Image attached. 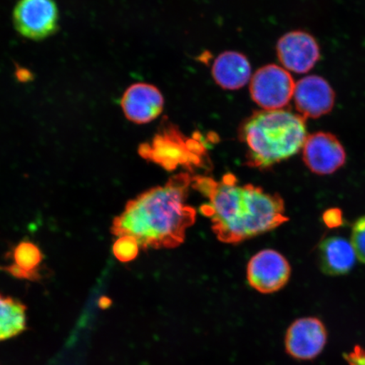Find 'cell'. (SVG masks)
Wrapping results in <instances>:
<instances>
[{"mask_svg":"<svg viewBox=\"0 0 365 365\" xmlns=\"http://www.w3.org/2000/svg\"><path fill=\"white\" fill-rule=\"evenodd\" d=\"M191 187L207 198L200 212L210 218L214 234L222 243L239 244L289 220L279 195L252 185H240L231 173L220 181L193 177Z\"/></svg>","mask_w":365,"mask_h":365,"instance_id":"1","label":"cell"},{"mask_svg":"<svg viewBox=\"0 0 365 365\" xmlns=\"http://www.w3.org/2000/svg\"><path fill=\"white\" fill-rule=\"evenodd\" d=\"M191 182L189 173H179L130 200L113 219L112 234L130 236L144 250L178 247L196 220L195 209L186 203Z\"/></svg>","mask_w":365,"mask_h":365,"instance_id":"2","label":"cell"},{"mask_svg":"<svg viewBox=\"0 0 365 365\" xmlns=\"http://www.w3.org/2000/svg\"><path fill=\"white\" fill-rule=\"evenodd\" d=\"M307 118L284 109L255 112L246 118L239 137L246 148V164L267 170L303 149Z\"/></svg>","mask_w":365,"mask_h":365,"instance_id":"3","label":"cell"},{"mask_svg":"<svg viewBox=\"0 0 365 365\" xmlns=\"http://www.w3.org/2000/svg\"><path fill=\"white\" fill-rule=\"evenodd\" d=\"M154 136L150 143L140 145L141 157L170 170L178 165H197L203 147L197 141L186 139L175 128H167Z\"/></svg>","mask_w":365,"mask_h":365,"instance_id":"4","label":"cell"},{"mask_svg":"<svg viewBox=\"0 0 365 365\" xmlns=\"http://www.w3.org/2000/svg\"><path fill=\"white\" fill-rule=\"evenodd\" d=\"M59 11L54 0H19L13 11V24L25 38L42 41L56 34Z\"/></svg>","mask_w":365,"mask_h":365,"instance_id":"5","label":"cell"},{"mask_svg":"<svg viewBox=\"0 0 365 365\" xmlns=\"http://www.w3.org/2000/svg\"><path fill=\"white\" fill-rule=\"evenodd\" d=\"M295 85L293 77L285 68L268 65L259 68L251 78V98L264 110H278L294 98Z\"/></svg>","mask_w":365,"mask_h":365,"instance_id":"6","label":"cell"},{"mask_svg":"<svg viewBox=\"0 0 365 365\" xmlns=\"http://www.w3.org/2000/svg\"><path fill=\"white\" fill-rule=\"evenodd\" d=\"M290 275L289 262L274 250L259 251L250 259L247 267L250 285L264 294L282 289L289 281Z\"/></svg>","mask_w":365,"mask_h":365,"instance_id":"7","label":"cell"},{"mask_svg":"<svg viewBox=\"0 0 365 365\" xmlns=\"http://www.w3.org/2000/svg\"><path fill=\"white\" fill-rule=\"evenodd\" d=\"M302 150L305 165L318 175H332L346 163L344 145L329 132H317L308 135Z\"/></svg>","mask_w":365,"mask_h":365,"instance_id":"8","label":"cell"},{"mask_svg":"<svg viewBox=\"0 0 365 365\" xmlns=\"http://www.w3.org/2000/svg\"><path fill=\"white\" fill-rule=\"evenodd\" d=\"M327 341V332L322 321L316 317L300 318L287 328L285 349L292 358L312 360L322 352Z\"/></svg>","mask_w":365,"mask_h":365,"instance_id":"9","label":"cell"},{"mask_svg":"<svg viewBox=\"0 0 365 365\" xmlns=\"http://www.w3.org/2000/svg\"><path fill=\"white\" fill-rule=\"evenodd\" d=\"M277 57L287 70L304 74L312 71L321 58L316 38L303 31L282 36L277 46Z\"/></svg>","mask_w":365,"mask_h":365,"instance_id":"10","label":"cell"},{"mask_svg":"<svg viewBox=\"0 0 365 365\" xmlns=\"http://www.w3.org/2000/svg\"><path fill=\"white\" fill-rule=\"evenodd\" d=\"M294 98L301 115L305 118H318L329 113L334 108L336 93L323 77L308 76L297 82Z\"/></svg>","mask_w":365,"mask_h":365,"instance_id":"11","label":"cell"},{"mask_svg":"<svg viewBox=\"0 0 365 365\" xmlns=\"http://www.w3.org/2000/svg\"><path fill=\"white\" fill-rule=\"evenodd\" d=\"M120 105L128 120L144 125L156 120L163 113L164 98L156 86L135 83L123 94Z\"/></svg>","mask_w":365,"mask_h":365,"instance_id":"12","label":"cell"},{"mask_svg":"<svg viewBox=\"0 0 365 365\" xmlns=\"http://www.w3.org/2000/svg\"><path fill=\"white\" fill-rule=\"evenodd\" d=\"M318 255L319 267L329 276L348 274L357 259L352 243L339 236L323 240L319 246Z\"/></svg>","mask_w":365,"mask_h":365,"instance_id":"13","label":"cell"},{"mask_svg":"<svg viewBox=\"0 0 365 365\" xmlns=\"http://www.w3.org/2000/svg\"><path fill=\"white\" fill-rule=\"evenodd\" d=\"M212 76L218 86L227 90H238L251 77L250 62L243 54L227 51L219 56L212 66Z\"/></svg>","mask_w":365,"mask_h":365,"instance_id":"14","label":"cell"},{"mask_svg":"<svg viewBox=\"0 0 365 365\" xmlns=\"http://www.w3.org/2000/svg\"><path fill=\"white\" fill-rule=\"evenodd\" d=\"M27 329L26 307L20 300L0 294V342Z\"/></svg>","mask_w":365,"mask_h":365,"instance_id":"15","label":"cell"},{"mask_svg":"<svg viewBox=\"0 0 365 365\" xmlns=\"http://www.w3.org/2000/svg\"><path fill=\"white\" fill-rule=\"evenodd\" d=\"M14 264L31 277V280L38 279V267L43 261L42 251L35 244L29 241L21 242L13 252Z\"/></svg>","mask_w":365,"mask_h":365,"instance_id":"16","label":"cell"},{"mask_svg":"<svg viewBox=\"0 0 365 365\" xmlns=\"http://www.w3.org/2000/svg\"><path fill=\"white\" fill-rule=\"evenodd\" d=\"M140 246L130 236L118 237L113 246L114 257L121 262L133 261L139 253Z\"/></svg>","mask_w":365,"mask_h":365,"instance_id":"17","label":"cell"},{"mask_svg":"<svg viewBox=\"0 0 365 365\" xmlns=\"http://www.w3.org/2000/svg\"><path fill=\"white\" fill-rule=\"evenodd\" d=\"M351 243L360 262L365 264V217H360L354 223Z\"/></svg>","mask_w":365,"mask_h":365,"instance_id":"18","label":"cell"},{"mask_svg":"<svg viewBox=\"0 0 365 365\" xmlns=\"http://www.w3.org/2000/svg\"><path fill=\"white\" fill-rule=\"evenodd\" d=\"M323 221L330 228L339 227L344 223V217L340 209L331 208L323 214Z\"/></svg>","mask_w":365,"mask_h":365,"instance_id":"19","label":"cell"},{"mask_svg":"<svg viewBox=\"0 0 365 365\" xmlns=\"http://www.w3.org/2000/svg\"><path fill=\"white\" fill-rule=\"evenodd\" d=\"M345 359L349 365H365V349L356 346L353 351L345 354Z\"/></svg>","mask_w":365,"mask_h":365,"instance_id":"20","label":"cell"}]
</instances>
